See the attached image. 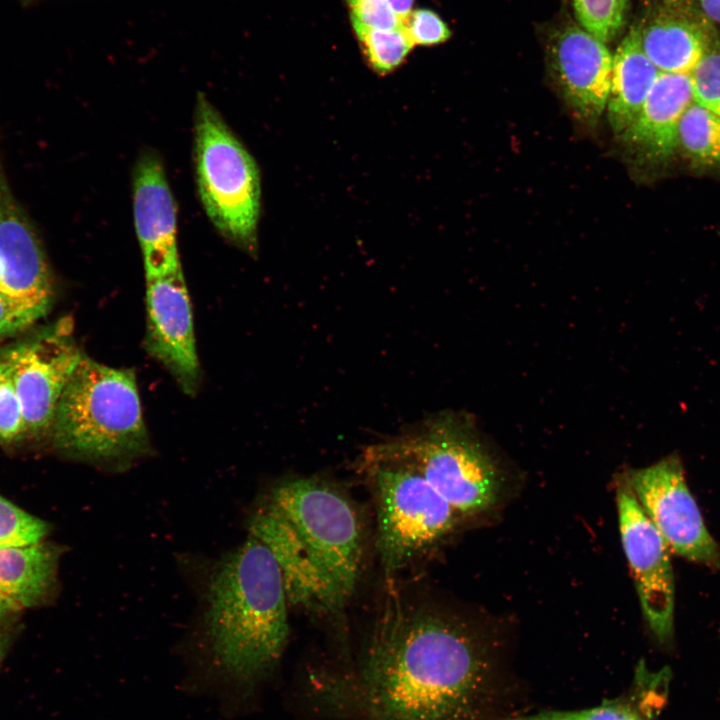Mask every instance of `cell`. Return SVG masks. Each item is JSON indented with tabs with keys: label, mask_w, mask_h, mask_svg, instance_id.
Here are the masks:
<instances>
[{
	"label": "cell",
	"mask_w": 720,
	"mask_h": 720,
	"mask_svg": "<svg viewBox=\"0 0 720 720\" xmlns=\"http://www.w3.org/2000/svg\"><path fill=\"white\" fill-rule=\"evenodd\" d=\"M193 561L197 606L179 648L182 688L216 699L223 716L236 717L252 705L288 642L282 576L269 549L251 535L217 558Z\"/></svg>",
	"instance_id": "6da1fadb"
},
{
	"label": "cell",
	"mask_w": 720,
	"mask_h": 720,
	"mask_svg": "<svg viewBox=\"0 0 720 720\" xmlns=\"http://www.w3.org/2000/svg\"><path fill=\"white\" fill-rule=\"evenodd\" d=\"M490 679L489 652L468 621L393 598L369 636L357 688L372 720H475Z\"/></svg>",
	"instance_id": "7a4b0ae2"
},
{
	"label": "cell",
	"mask_w": 720,
	"mask_h": 720,
	"mask_svg": "<svg viewBox=\"0 0 720 720\" xmlns=\"http://www.w3.org/2000/svg\"><path fill=\"white\" fill-rule=\"evenodd\" d=\"M51 432L59 450L112 473L152 454L133 370L84 354L61 395Z\"/></svg>",
	"instance_id": "3957f363"
},
{
	"label": "cell",
	"mask_w": 720,
	"mask_h": 720,
	"mask_svg": "<svg viewBox=\"0 0 720 720\" xmlns=\"http://www.w3.org/2000/svg\"><path fill=\"white\" fill-rule=\"evenodd\" d=\"M371 448L416 469L461 516L487 511L501 496L499 465L464 413H439Z\"/></svg>",
	"instance_id": "277c9868"
},
{
	"label": "cell",
	"mask_w": 720,
	"mask_h": 720,
	"mask_svg": "<svg viewBox=\"0 0 720 720\" xmlns=\"http://www.w3.org/2000/svg\"><path fill=\"white\" fill-rule=\"evenodd\" d=\"M193 122L194 170L202 206L227 241L254 255L261 202L257 165L203 93L196 97Z\"/></svg>",
	"instance_id": "5b68a950"
},
{
	"label": "cell",
	"mask_w": 720,
	"mask_h": 720,
	"mask_svg": "<svg viewBox=\"0 0 720 720\" xmlns=\"http://www.w3.org/2000/svg\"><path fill=\"white\" fill-rule=\"evenodd\" d=\"M363 465L374 490L378 552L392 574L448 535L461 515L412 466L371 447Z\"/></svg>",
	"instance_id": "8992f818"
},
{
	"label": "cell",
	"mask_w": 720,
	"mask_h": 720,
	"mask_svg": "<svg viewBox=\"0 0 720 720\" xmlns=\"http://www.w3.org/2000/svg\"><path fill=\"white\" fill-rule=\"evenodd\" d=\"M264 503L295 530L346 602L363 556V528L351 500L325 480L299 477L279 482Z\"/></svg>",
	"instance_id": "52a82bcc"
},
{
	"label": "cell",
	"mask_w": 720,
	"mask_h": 720,
	"mask_svg": "<svg viewBox=\"0 0 720 720\" xmlns=\"http://www.w3.org/2000/svg\"><path fill=\"white\" fill-rule=\"evenodd\" d=\"M626 484L669 550L700 565L720 567V547L686 483L679 456L669 455L648 467L631 470Z\"/></svg>",
	"instance_id": "ba28073f"
},
{
	"label": "cell",
	"mask_w": 720,
	"mask_h": 720,
	"mask_svg": "<svg viewBox=\"0 0 720 720\" xmlns=\"http://www.w3.org/2000/svg\"><path fill=\"white\" fill-rule=\"evenodd\" d=\"M62 318L19 343L4 348L21 404L25 434L51 431L61 395L83 353Z\"/></svg>",
	"instance_id": "9c48e42d"
},
{
	"label": "cell",
	"mask_w": 720,
	"mask_h": 720,
	"mask_svg": "<svg viewBox=\"0 0 720 720\" xmlns=\"http://www.w3.org/2000/svg\"><path fill=\"white\" fill-rule=\"evenodd\" d=\"M619 531L643 616L662 643L674 631L675 582L669 548L630 487L617 492Z\"/></svg>",
	"instance_id": "30bf717a"
},
{
	"label": "cell",
	"mask_w": 720,
	"mask_h": 720,
	"mask_svg": "<svg viewBox=\"0 0 720 720\" xmlns=\"http://www.w3.org/2000/svg\"><path fill=\"white\" fill-rule=\"evenodd\" d=\"M145 347L175 377L187 394L200 381L193 318L182 269L146 280Z\"/></svg>",
	"instance_id": "8fae6325"
},
{
	"label": "cell",
	"mask_w": 720,
	"mask_h": 720,
	"mask_svg": "<svg viewBox=\"0 0 720 720\" xmlns=\"http://www.w3.org/2000/svg\"><path fill=\"white\" fill-rule=\"evenodd\" d=\"M133 217L146 280L181 269L177 247V213L159 155L142 152L132 177Z\"/></svg>",
	"instance_id": "7c38bea8"
},
{
	"label": "cell",
	"mask_w": 720,
	"mask_h": 720,
	"mask_svg": "<svg viewBox=\"0 0 720 720\" xmlns=\"http://www.w3.org/2000/svg\"><path fill=\"white\" fill-rule=\"evenodd\" d=\"M554 76L574 117L594 126L606 109L613 55L581 26L567 25L549 47Z\"/></svg>",
	"instance_id": "4fadbf2b"
},
{
	"label": "cell",
	"mask_w": 720,
	"mask_h": 720,
	"mask_svg": "<svg viewBox=\"0 0 720 720\" xmlns=\"http://www.w3.org/2000/svg\"><path fill=\"white\" fill-rule=\"evenodd\" d=\"M247 522L248 534L273 555L289 604L321 613H334L344 606L301 538L280 514L263 503Z\"/></svg>",
	"instance_id": "5bb4252c"
},
{
	"label": "cell",
	"mask_w": 720,
	"mask_h": 720,
	"mask_svg": "<svg viewBox=\"0 0 720 720\" xmlns=\"http://www.w3.org/2000/svg\"><path fill=\"white\" fill-rule=\"evenodd\" d=\"M0 265L4 293L29 305L49 309L54 292L44 249L1 166Z\"/></svg>",
	"instance_id": "9a60e30c"
},
{
	"label": "cell",
	"mask_w": 720,
	"mask_h": 720,
	"mask_svg": "<svg viewBox=\"0 0 720 720\" xmlns=\"http://www.w3.org/2000/svg\"><path fill=\"white\" fill-rule=\"evenodd\" d=\"M693 101L689 73L660 72L638 116L620 135L646 163L660 164L678 149L680 119Z\"/></svg>",
	"instance_id": "2e32d148"
},
{
	"label": "cell",
	"mask_w": 720,
	"mask_h": 720,
	"mask_svg": "<svg viewBox=\"0 0 720 720\" xmlns=\"http://www.w3.org/2000/svg\"><path fill=\"white\" fill-rule=\"evenodd\" d=\"M636 27L643 51L660 72L689 73L715 43L708 20L689 7L666 5Z\"/></svg>",
	"instance_id": "e0dca14e"
},
{
	"label": "cell",
	"mask_w": 720,
	"mask_h": 720,
	"mask_svg": "<svg viewBox=\"0 0 720 720\" xmlns=\"http://www.w3.org/2000/svg\"><path fill=\"white\" fill-rule=\"evenodd\" d=\"M659 73L640 45L637 27H631L613 55L606 105L608 122L616 136L634 122Z\"/></svg>",
	"instance_id": "ac0fdd59"
},
{
	"label": "cell",
	"mask_w": 720,
	"mask_h": 720,
	"mask_svg": "<svg viewBox=\"0 0 720 720\" xmlns=\"http://www.w3.org/2000/svg\"><path fill=\"white\" fill-rule=\"evenodd\" d=\"M58 555L43 542L0 547V592L21 608L39 604L55 586Z\"/></svg>",
	"instance_id": "d6986e66"
},
{
	"label": "cell",
	"mask_w": 720,
	"mask_h": 720,
	"mask_svg": "<svg viewBox=\"0 0 720 720\" xmlns=\"http://www.w3.org/2000/svg\"><path fill=\"white\" fill-rule=\"evenodd\" d=\"M678 149L697 168L720 165V116L692 101L678 127Z\"/></svg>",
	"instance_id": "ffe728a7"
},
{
	"label": "cell",
	"mask_w": 720,
	"mask_h": 720,
	"mask_svg": "<svg viewBox=\"0 0 720 720\" xmlns=\"http://www.w3.org/2000/svg\"><path fill=\"white\" fill-rule=\"evenodd\" d=\"M351 25L368 64L377 73L386 74L394 71L415 47L405 26L381 30L353 21Z\"/></svg>",
	"instance_id": "44dd1931"
},
{
	"label": "cell",
	"mask_w": 720,
	"mask_h": 720,
	"mask_svg": "<svg viewBox=\"0 0 720 720\" xmlns=\"http://www.w3.org/2000/svg\"><path fill=\"white\" fill-rule=\"evenodd\" d=\"M583 29L598 40L608 43L621 31L628 0H571Z\"/></svg>",
	"instance_id": "7402d4cb"
},
{
	"label": "cell",
	"mask_w": 720,
	"mask_h": 720,
	"mask_svg": "<svg viewBox=\"0 0 720 720\" xmlns=\"http://www.w3.org/2000/svg\"><path fill=\"white\" fill-rule=\"evenodd\" d=\"M47 533V523L0 496V547L36 544Z\"/></svg>",
	"instance_id": "603a6c76"
},
{
	"label": "cell",
	"mask_w": 720,
	"mask_h": 720,
	"mask_svg": "<svg viewBox=\"0 0 720 720\" xmlns=\"http://www.w3.org/2000/svg\"><path fill=\"white\" fill-rule=\"evenodd\" d=\"M512 720H650L632 700L619 698L578 710H543Z\"/></svg>",
	"instance_id": "cb8c5ba5"
},
{
	"label": "cell",
	"mask_w": 720,
	"mask_h": 720,
	"mask_svg": "<svg viewBox=\"0 0 720 720\" xmlns=\"http://www.w3.org/2000/svg\"><path fill=\"white\" fill-rule=\"evenodd\" d=\"M689 75L693 101L720 116V48L715 43Z\"/></svg>",
	"instance_id": "d4e9b609"
},
{
	"label": "cell",
	"mask_w": 720,
	"mask_h": 720,
	"mask_svg": "<svg viewBox=\"0 0 720 720\" xmlns=\"http://www.w3.org/2000/svg\"><path fill=\"white\" fill-rule=\"evenodd\" d=\"M21 404L4 349L0 350V441L11 443L25 437Z\"/></svg>",
	"instance_id": "484cf974"
},
{
	"label": "cell",
	"mask_w": 720,
	"mask_h": 720,
	"mask_svg": "<svg viewBox=\"0 0 720 720\" xmlns=\"http://www.w3.org/2000/svg\"><path fill=\"white\" fill-rule=\"evenodd\" d=\"M405 28L415 46H434L447 41L451 31L442 18L427 8L414 9Z\"/></svg>",
	"instance_id": "4316f807"
},
{
	"label": "cell",
	"mask_w": 720,
	"mask_h": 720,
	"mask_svg": "<svg viewBox=\"0 0 720 720\" xmlns=\"http://www.w3.org/2000/svg\"><path fill=\"white\" fill-rule=\"evenodd\" d=\"M48 310L45 307L29 305L0 291V339L28 328Z\"/></svg>",
	"instance_id": "83f0119b"
},
{
	"label": "cell",
	"mask_w": 720,
	"mask_h": 720,
	"mask_svg": "<svg viewBox=\"0 0 720 720\" xmlns=\"http://www.w3.org/2000/svg\"><path fill=\"white\" fill-rule=\"evenodd\" d=\"M346 3L353 22L381 30L405 26L387 0H346Z\"/></svg>",
	"instance_id": "f1b7e54d"
},
{
	"label": "cell",
	"mask_w": 720,
	"mask_h": 720,
	"mask_svg": "<svg viewBox=\"0 0 720 720\" xmlns=\"http://www.w3.org/2000/svg\"><path fill=\"white\" fill-rule=\"evenodd\" d=\"M393 12L403 21L405 24L408 17L414 10L415 0H387Z\"/></svg>",
	"instance_id": "f546056e"
},
{
	"label": "cell",
	"mask_w": 720,
	"mask_h": 720,
	"mask_svg": "<svg viewBox=\"0 0 720 720\" xmlns=\"http://www.w3.org/2000/svg\"><path fill=\"white\" fill-rule=\"evenodd\" d=\"M703 13L720 23V0H697Z\"/></svg>",
	"instance_id": "4dcf8cb0"
},
{
	"label": "cell",
	"mask_w": 720,
	"mask_h": 720,
	"mask_svg": "<svg viewBox=\"0 0 720 720\" xmlns=\"http://www.w3.org/2000/svg\"><path fill=\"white\" fill-rule=\"evenodd\" d=\"M20 608L17 603L0 592V620L14 614Z\"/></svg>",
	"instance_id": "1f68e13d"
},
{
	"label": "cell",
	"mask_w": 720,
	"mask_h": 720,
	"mask_svg": "<svg viewBox=\"0 0 720 720\" xmlns=\"http://www.w3.org/2000/svg\"><path fill=\"white\" fill-rule=\"evenodd\" d=\"M694 0H664L665 5L672 7H689Z\"/></svg>",
	"instance_id": "d6a6232c"
},
{
	"label": "cell",
	"mask_w": 720,
	"mask_h": 720,
	"mask_svg": "<svg viewBox=\"0 0 720 720\" xmlns=\"http://www.w3.org/2000/svg\"><path fill=\"white\" fill-rule=\"evenodd\" d=\"M4 646H5V641H4L3 637H2V635L0 634V659H1L2 655H3Z\"/></svg>",
	"instance_id": "836d02e7"
},
{
	"label": "cell",
	"mask_w": 720,
	"mask_h": 720,
	"mask_svg": "<svg viewBox=\"0 0 720 720\" xmlns=\"http://www.w3.org/2000/svg\"><path fill=\"white\" fill-rule=\"evenodd\" d=\"M0 291L3 292V275H2L1 265H0Z\"/></svg>",
	"instance_id": "e575fe53"
}]
</instances>
